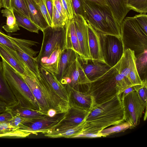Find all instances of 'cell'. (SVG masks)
<instances>
[{"mask_svg": "<svg viewBox=\"0 0 147 147\" xmlns=\"http://www.w3.org/2000/svg\"><path fill=\"white\" fill-rule=\"evenodd\" d=\"M121 94L92 106L82 121L83 127L80 134H98L109 126L125 122Z\"/></svg>", "mask_w": 147, "mask_h": 147, "instance_id": "cell-1", "label": "cell"}, {"mask_svg": "<svg viewBox=\"0 0 147 147\" xmlns=\"http://www.w3.org/2000/svg\"><path fill=\"white\" fill-rule=\"evenodd\" d=\"M132 86L129 80L112 67L101 76L91 81L88 93L96 103L100 104L121 94Z\"/></svg>", "mask_w": 147, "mask_h": 147, "instance_id": "cell-2", "label": "cell"}, {"mask_svg": "<svg viewBox=\"0 0 147 147\" xmlns=\"http://www.w3.org/2000/svg\"><path fill=\"white\" fill-rule=\"evenodd\" d=\"M84 18L96 30L121 38V26L108 6L84 0Z\"/></svg>", "mask_w": 147, "mask_h": 147, "instance_id": "cell-3", "label": "cell"}, {"mask_svg": "<svg viewBox=\"0 0 147 147\" xmlns=\"http://www.w3.org/2000/svg\"><path fill=\"white\" fill-rule=\"evenodd\" d=\"M2 59L5 78L18 103L22 107L40 111L38 102L23 76Z\"/></svg>", "mask_w": 147, "mask_h": 147, "instance_id": "cell-4", "label": "cell"}, {"mask_svg": "<svg viewBox=\"0 0 147 147\" xmlns=\"http://www.w3.org/2000/svg\"><path fill=\"white\" fill-rule=\"evenodd\" d=\"M121 30L125 49H129L134 51L135 56L147 50V32L134 16L124 18Z\"/></svg>", "mask_w": 147, "mask_h": 147, "instance_id": "cell-5", "label": "cell"}, {"mask_svg": "<svg viewBox=\"0 0 147 147\" xmlns=\"http://www.w3.org/2000/svg\"><path fill=\"white\" fill-rule=\"evenodd\" d=\"M98 32L104 61L107 65L112 67L119 61L125 50L121 38Z\"/></svg>", "mask_w": 147, "mask_h": 147, "instance_id": "cell-6", "label": "cell"}, {"mask_svg": "<svg viewBox=\"0 0 147 147\" xmlns=\"http://www.w3.org/2000/svg\"><path fill=\"white\" fill-rule=\"evenodd\" d=\"M125 121L130 123L132 129L140 123L147 106L139 97L136 91H133L121 98Z\"/></svg>", "mask_w": 147, "mask_h": 147, "instance_id": "cell-7", "label": "cell"}, {"mask_svg": "<svg viewBox=\"0 0 147 147\" xmlns=\"http://www.w3.org/2000/svg\"><path fill=\"white\" fill-rule=\"evenodd\" d=\"M78 57L60 82L63 86L68 85L77 91L88 93L91 81L86 75Z\"/></svg>", "mask_w": 147, "mask_h": 147, "instance_id": "cell-8", "label": "cell"}, {"mask_svg": "<svg viewBox=\"0 0 147 147\" xmlns=\"http://www.w3.org/2000/svg\"><path fill=\"white\" fill-rule=\"evenodd\" d=\"M40 50L36 57L38 62L43 58H47L58 45L65 49V27L55 28L49 26L44 30Z\"/></svg>", "mask_w": 147, "mask_h": 147, "instance_id": "cell-9", "label": "cell"}, {"mask_svg": "<svg viewBox=\"0 0 147 147\" xmlns=\"http://www.w3.org/2000/svg\"><path fill=\"white\" fill-rule=\"evenodd\" d=\"M65 113L57 114L53 117L48 116L41 118L31 119L25 121L18 127L23 131L36 134L51 130L63 119Z\"/></svg>", "mask_w": 147, "mask_h": 147, "instance_id": "cell-10", "label": "cell"}, {"mask_svg": "<svg viewBox=\"0 0 147 147\" xmlns=\"http://www.w3.org/2000/svg\"><path fill=\"white\" fill-rule=\"evenodd\" d=\"M80 46L81 57L80 60L87 63L91 60L88 42V24L82 16L74 15L73 18Z\"/></svg>", "mask_w": 147, "mask_h": 147, "instance_id": "cell-11", "label": "cell"}, {"mask_svg": "<svg viewBox=\"0 0 147 147\" xmlns=\"http://www.w3.org/2000/svg\"><path fill=\"white\" fill-rule=\"evenodd\" d=\"M69 105L63 119L51 130H60L77 125L84 120L88 113L89 110Z\"/></svg>", "mask_w": 147, "mask_h": 147, "instance_id": "cell-12", "label": "cell"}, {"mask_svg": "<svg viewBox=\"0 0 147 147\" xmlns=\"http://www.w3.org/2000/svg\"><path fill=\"white\" fill-rule=\"evenodd\" d=\"M0 43L16 51H22L36 57L38 51L31 47L38 42L32 40L17 38L5 34L0 31Z\"/></svg>", "mask_w": 147, "mask_h": 147, "instance_id": "cell-13", "label": "cell"}, {"mask_svg": "<svg viewBox=\"0 0 147 147\" xmlns=\"http://www.w3.org/2000/svg\"><path fill=\"white\" fill-rule=\"evenodd\" d=\"M0 56L22 76L30 70L17 52L0 43Z\"/></svg>", "mask_w": 147, "mask_h": 147, "instance_id": "cell-14", "label": "cell"}, {"mask_svg": "<svg viewBox=\"0 0 147 147\" xmlns=\"http://www.w3.org/2000/svg\"><path fill=\"white\" fill-rule=\"evenodd\" d=\"M64 86L68 94L69 104L89 110L96 103L92 97L89 93L77 91L68 85Z\"/></svg>", "mask_w": 147, "mask_h": 147, "instance_id": "cell-15", "label": "cell"}, {"mask_svg": "<svg viewBox=\"0 0 147 147\" xmlns=\"http://www.w3.org/2000/svg\"><path fill=\"white\" fill-rule=\"evenodd\" d=\"M39 105L40 111L47 115L50 109L46 98L33 74L22 76Z\"/></svg>", "mask_w": 147, "mask_h": 147, "instance_id": "cell-16", "label": "cell"}, {"mask_svg": "<svg viewBox=\"0 0 147 147\" xmlns=\"http://www.w3.org/2000/svg\"><path fill=\"white\" fill-rule=\"evenodd\" d=\"M88 24V46L91 60L106 63L102 52L98 32Z\"/></svg>", "mask_w": 147, "mask_h": 147, "instance_id": "cell-17", "label": "cell"}, {"mask_svg": "<svg viewBox=\"0 0 147 147\" xmlns=\"http://www.w3.org/2000/svg\"><path fill=\"white\" fill-rule=\"evenodd\" d=\"M78 59L86 75L91 81L101 76L112 68L106 63L98 61L90 60L85 63L80 60L79 57Z\"/></svg>", "mask_w": 147, "mask_h": 147, "instance_id": "cell-18", "label": "cell"}, {"mask_svg": "<svg viewBox=\"0 0 147 147\" xmlns=\"http://www.w3.org/2000/svg\"><path fill=\"white\" fill-rule=\"evenodd\" d=\"M40 76L48 85L63 100L69 103L68 93L62 85L53 74L39 66Z\"/></svg>", "mask_w": 147, "mask_h": 147, "instance_id": "cell-19", "label": "cell"}, {"mask_svg": "<svg viewBox=\"0 0 147 147\" xmlns=\"http://www.w3.org/2000/svg\"><path fill=\"white\" fill-rule=\"evenodd\" d=\"M64 48L61 45L56 46L47 58H41L38 62L39 65L56 76L58 73V68L61 55Z\"/></svg>", "mask_w": 147, "mask_h": 147, "instance_id": "cell-20", "label": "cell"}, {"mask_svg": "<svg viewBox=\"0 0 147 147\" xmlns=\"http://www.w3.org/2000/svg\"><path fill=\"white\" fill-rule=\"evenodd\" d=\"M65 49L74 50L81 57L80 49L73 18L65 20Z\"/></svg>", "mask_w": 147, "mask_h": 147, "instance_id": "cell-21", "label": "cell"}, {"mask_svg": "<svg viewBox=\"0 0 147 147\" xmlns=\"http://www.w3.org/2000/svg\"><path fill=\"white\" fill-rule=\"evenodd\" d=\"M28 9L29 18L42 31L50 26L43 17L39 6L33 0H24Z\"/></svg>", "mask_w": 147, "mask_h": 147, "instance_id": "cell-22", "label": "cell"}, {"mask_svg": "<svg viewBox=\"0 0 147 147\" xmlns=\"http://www.w3.org/2000/svg\"><path fill=\"white\" fill-rule=\"evenodd\" d=\"M78 56L71 49H65L62 51L59 64L58 73L56 76L59 81Z\"/></svg>", "mask_w": 147, "mask_h": 147, "instance_id": "cell-23", "label": "cell"}, {"mask_svg": "<svg viewBox=\"0 0 147 147\" xmlns=\"http://www.w3.org/2000/svg\"><path fill=\"white\" fill-rule=\"evenodd\" d=\"M0 99L10 106L18 103L5 77L2 63L0 61Z\"/></svg>", "mask_w": 147, "mask_h": 147, "instance_id": "cell-24", "label": "cell"}, {"mask_svg": "<svg viewBox=\"0 0 147 147\" xmlns=\"http://www.w3.org/2000/svg\"><path fill=\"white\" fill-rule=\"evenodd\" d=\"M114 17L120 25L130 11L127 6V0H105Z\"/></svg>", "mask_w": 147, "mask_h": 147, "instance_id": "cell-25", "label": "cell"}, {"mask_svg": "<svg viewBox=\"0 0 147 147\" xmlns=\"http://www.w3.org/2000/svg\"><path fill=\"white\" fill-rule=\"evenodd\" d=\"M5 111L12 116H17L27 118H41L47 116L39 111L22 107L18 103L12 106H7Z\"/></svg>", "mask_w": 147, "mask_h": 147, "instance_id": "cell-26", "label": "cell"}, {"mask_svg": "<svg viewBox=\"0 0 147 147\" xmlns=\"http://www.w3.org/2000/svg\"><path fill=\"white\" fill-rule=\"evenodd\" d=\"M83 127V124L82 122L76 126L60 130H50L43 134L45 137L50 138H73L75 136L81 133Z\"/></svg>", "mask_w": 147, "mask_h": 147, "instance_id": "cell-27", "label": "cell"}, {"mask_svg": "<svg viewBox=\"0 0 147 147\" xmlns=\"http://www.w3.org/2000/svg\"><path fill=\"white\" fill-rule=\"evenodd\" d=\"M129 53L130 63L129 80L132 86L144 85L147 82H143L138 75L136 66V58L134 52L129 49Z\"/></svg>", "mask_w": 147, "mask_h": 147, "instance_id": "cell-28", "label": "cell"}, {"mask_svg": "<svg viewBox=\"0 0 147 147\" xmlns=\"http://www.w3.org/2000/svg\"><path fill=\"white\" fill-rule=\"evenodd\" d=\"M16 52L30 71L36 77H40L39 66L36 57L22 51Z\"/></svg>", "mask_w": 147, "mask_h": 147, "instance_id": "cell-29", "label": "cell"}, {"mask_svg": "<svg viewBox=\"0 0 147 147\" xmlns=\"http://www.w3.org/2000/svg\"><path fill=\"white\" fill-rule=\"evenodd\" d=\"M113 67L117 70L120 75L129 81V78L130 69L129 49H125L121 59Z\"/></svg>", "mask_w": 147, "mask_h": 147, "instance_id": "cell-30", "label": "cell"}, {"mask_svg": "<svg viewBox=\"0 0 147 147\" xmlns=\"http://www.w3.org/2000/svg\"><path fill=\"white\" fill-rule=\"evenodd\" d=\"M13 11L19 27H22L32 32L38 33L39 28L29 18L14 9H13Z\"/></svg>", "mask_w": 147, "mask_h": 147, "instance_id": "cell-31", "label": "cell"}, {"mask_svg": "<svg viewBox=\"0 0 147 147\" xmlns=\"http://www.w3.org/2000/svg\"><path fill=\"white\" fill-rule=\"evenodd\" d=\"M147 51L136 56L137 71L140 79L144 82H147Z\"/></svg>", "mask_w": 147, "mask_h": 147, "instance_id": "cell-32", "label": "cell"}, {"mask_svg": "<svg viewBox=\"0 0 147 147\" xmlns=\"http://www.w3.org/2000/svg\"><path fill=\"white\" fill-rule=\"evenodd\" d=\"M1 12L3 14V16L7 18L6 24L2 27L4 30L9 32H15L20 30L13 11L5 8L2 10Z\"/></svg>", "mask_w": 147, "mask_h": 147, "instance_id": "cell-33", "label": "cell"}, {"mask_svg": "<svg viewBox=\"0 0 147 147\" xmlns=\"http://www.w3.org/2000/svg\"><path fill=\"white\" fill-rule=\"evenodd\" d=\"M113 126L105 129L99 133L102 134V137H106L113 133L124 131L129 128L132 129L131 125L126 121L121 124Z\"/></svg>", "mask_w": 147, "mask_h": 147, "instance_id": "cell-34", "label": "cell"}, {"mask_svg": "<svg viewBox=\"0 0 147 147\" xmlns=\"http://www.w3.org/2000/svg\"><path fill=\"white\" fill-rule=\"evenodd\" d=\"M127 6L130 10L146 13L147 0H127Z\"/></svg>", "mask_w": 147, "mask_h": 147, "instance_id": "cell-35", "label": "cell"}, {"mask_svg": "<svg viewBox=\"0 0 147 147\" xmlns=\"http://www.w3.org/2000/svg\"><path fill=\"white\" fill-rule=\"evenodd\" d=\"M11 6L12 10H15L30 19L24 0H11Z\"/></svg>", "mask_w": 147, "mask_h": 147, "instance_id": "cell-36", "label": "cell"}, {"mask_svg": "<svg viewBox=\"0 0 147 147\" xmlns=\"http://www.w3.org/2000/svg\"><path fill=\"white\" fill-rule=\"evenodd\" d=\"M65 20L53 5V11L51 26L63 28L65 26Z\"/></svg>", "mask_w": 147, "mask_h": 147, "instance_id": "cell-37", "label": "cell"}, {"mask_svg": "<svg viewBox=\"0 0 147 147\" xmlns=\"http://www.w3.org/2000/svg\"><path fill=\"white\" fill-rule=\"evenodd\" d=\"M31 134L18 129L8 132L0 134V138H24L28 136Z\"/></svg>", "mask_w": 147, "mask_h": 147, "instance_id": "cell-38", "label": "cell"}, {"mask_svg": "<svg viewBox=\"0 0 147 147\" xmlns=\"http://www.w3.org/2000/svg\"><path fill=\"white\" fill-rule=\"evenodd\" d=\"M84 1L71 0L74 15H80L84 17Z\"/></svg>", "mask_w": 147, "mask_h": 147, "instance_id": "cell-39", "label": "cell"}, {"mask_svg": "<svg viewBox=\"0 0 147 147\" xmlns=\"http://www.w3.org/2000/svg\"><path fill=\"white\" fill-rule=\"evenodd\" d=\"M68 18L72 19L74 15L71 0H61Z\"/></svg>", "mask_w": 147, "mask_h": 147, "instance_id": "cell-40", "label": "cell"}, {"mask_svg": "<svg viewBox=\"0 0 147 147\" xmlns=\"http://www.w3.org/2000/svg\"><path fill=\"white\" fill-rule=\"evenodd\" d=\"M38 5L44 17L50 26H51L52 20L46 8L44 0H39Z\"/></svg>", "mask_w": 147, "mask_h": 147, "instance_id": "cell-41", "label": "cell"}, {"mask_svg": "<svg viewBox=\"0 0 147 147\" xmlns=\"http://www.w3.org/2000/svg\"><path fill=\"white\" fill-rule=\"evenodd\" d=\"M30 118H27L17 116H12L9 123L13 127L18 129L19 126L23 122L28 120Z\"/></svg>", "mask_w": 147, "mask_h": 147, "instance_id": "cell-42", "label": "cell"}, {"mask_svg": "<svg viewBox=\"0 0 147 147\" xmlns=\"http://www.w3.org/2000/svg\"><path fill=\"white\" fill-rule=\"evenodd\" d=\"M53 5L62 16L64 19L66 20L68 18L67 15L61 0H53Z\"/></svg>", "mask_w": 147, "mask_h": 147, "instance_id": "cell-43", "label": "cell"}, {"mask_svg": "<svg viewBox=\"0 0 147 147\" xmlns=\"http://www.w3.org/2000/svg\"><path fill=\"white\" fill-rule=\"evenodd\" d=\"M134 17L138 21L141 27L147 32V16L146 13H140Z\"/></svg>", "mask_w": 147, "mask_h": 147, "instance_id": "cell-44", "label": "cell"}, {"mask_svg": "<svg viewBox=\"0 0 147 147\" xmlns=\"http://www.w3.org/2000/svg\"><path fill=\"white\" fill-rule=\"evenodd\" d=\"M147 83H146L137 91L140 98L146 105H147Z\"/></svg>", "mask_w": 147, "mask_h": 147, "instance_id": "cell-45", "label": "cell"}, {"mask_svg": "<svg viewBox=\"0 0 147 147\" xmlns=\"http://www.w3.org/2000/svg\"><path fill=\"white\" fill-rule=\"evenodd\" d=\"M18 129L16 128L8 123H0V134L8 132Z\"/></svg>", "mask_w": 147, "mask_h": 147, "instance_id": "cell-46", "label": "cell"}, {"mask_svg": "<svg viewBox=\"0 0 147 147\" xmlns=\"http://www.w3.org/2000/svg\"><path fill=\"white\" fill-rule=\"evenodd\" d=\"M144 84L137 85H134L127 88V89H126L125 90H124L121 94V98L124 97L127 94H128L129 93L131 92L132 91H137L139 88H140L142 87Z\"/></svg>", "mask_w": 147, "mask_h": 147, "instance_id": "cell-47", "label": "cell"}, {"mask_svg": "<svg viewBox=\"0 0 147 147\" xmlns=\"http://www.w3.org/2000/svg\"><path fill=\"white\" fill-rule=\"evenodd\" d=\"M102 137V135L100 133L98 134L86 133L80 134L74 136L73 138H94Z\"/></svg>", "mask_w": 147, "mask_h": 147, "instance_id": "cell-48", "label": "cell"}, {"mask_svg": "<svg viewBox=\"0 0 147 147\" xmlns=\"http://www.w3.org/2000/svg\"><path fill=\"white\" fill-rule=\"evenodd\" d=\"M12 117L11 115L8 112L5 111L0 114V123H9V121Z\"/></svg>", "mask_w": 147, "mask_h": 147, "instance_id": "cell-49", "label": "cell"}, {"mask_svg": "<svg viewBox=\"0 0 147 147\" xmlns=\"http://www.w3.org/2000/svg\"><path fill=\"white\" fill-rule=\"evenodd\" d=\"M44 1L52 20L53 8V0H44Z\"/></svg>", "mask_w": 147, "mask_h": 147, "instance_id": "cell-50", "label": "cell"}, {"mask_svg": "<svg viewBox=\"0 0 147 147\" xmlns=\"http://www.w3.org/2000/svg\"><path fill=\"white\" fill-rule=\"evenodd\" d=\"M2 7L13 11L11 6V0H2Z\"/></svg>", "mask_w": 147, "mask_h": 147, "instance_id": "cell-51", "label": "cell"}, {"mask_svg": "<svg viewBox=\"0 0 147 147\" xmlns=\"http://www.w3.org/2000/svg\"><path fill=\"white\" fill-rule=\"evenodd\" d=\"M97 4L105 6H107L105 0H88Z\"/></svg>", "mask_w": 147, "mask_h": 147, "instance_id": "cell-52", "label": "cell"}, {"mask_svg": "<svg viewBox=\"0 0 147 147\" xmlns=\"http://www.w3.org/2000/svg\"><path fill=\"white\" fill-rule=\"evenodd\" d=\"M57 114L56 111L52 109H50L47 112V115L50 117H53Z\"/></svg>", "mask_w": 147, "mask_h": 147, "instance_id": "cell-53", "label": "cell"}, {"mask_svg": "<svg viewBox=\"0 0 147 147\" xmlns=\"http://www.w3.org/2000/svg\"><path fill=\"white\" fill-rule=\"evenodd\" d=\"M2 7V0H0V10L1 8Z\"/></svg>", "mask_w": 147, "mask_h": 147, "instance_id": "cell-54", "label": "cell"}, {"mask_svg": "<svg viewBox=\"0 0 147 147\" xmlns=\"http://www.w3.org/2000/svg\"><path fill=\"white\" fill-rule=\"evenodd\" d=\"M33 0L35 2L38 4V3L39 2V0Z\"/></svg>", "mask_w": 147, "mask_h": 147, "instance_id": "cell-55", "label": "cell"}]
</instances>
